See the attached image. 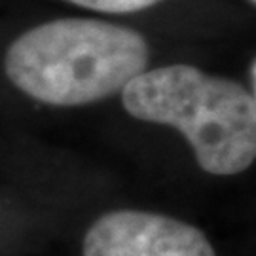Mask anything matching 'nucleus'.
I'll list each match as a JSON object with an SVG mask.
<instances>
[{"mask_svg":"<svg viewBox=\"0 0 256 256\" xmlns=\"http://www.w3.org/2000/svg\"><path fill=\"white\" fill-rule=\"evenodd\" d=\"M148 44L133 28L99 19H55L18 36L4 68L28 97L80 106L122 93L144 72Z\"/></svg>","mask_w":256,"mask_h":256,"instance_id":"1","label":"nucleus"},{"mask_svg":"<svg viewBox=\"0 0 256 256\" xmlns=\"http://www.w3.org/2000/svg\"><path fill=\"white\" fill-rule=\"evenodd\" d=\"M133 118L178 129L205 173L232 176L256 158V99L241 84L192 64L140 72L122 90Z\"/></svg>","mask_w":256,"mask_h":256,"instance_id":"2","label":"nucleus"},{"mask_svg":"<svg viewBox=\"0 0 256 256\" xmlns=\"http://www.w3.org/2000/svg\"><path fill=\"white\" fill-rule=\"evenodd\" d=\"M84 256H216L207 236L182 220L146 210H114L95 220Z\"/></svg>","mask_w":256,"mask_h":256,"instance_id":"3","label":"nucleus"},{"mask_svg":"<svg viewBox=\"0 0 256 256\" xmlns=\"http://www.w3.org/2000/svg\"><path fill=\"white\" fill-rule=\"evenodd\" d=\"M68 2L104 14H133L150 8L162 0H68Z\"/></svg>","mask_w":256,"mask_h":256,"instance_id":"4","label":"nucleus"},{"mask_svg":"<svg viewBox=\"0 0 256 256\" xmlns=\"http://www.w3.org/2000/svg\"><path fill=\"white\" fill-rule=\"evenodd\" d=\"M248 2H252V4H254V2H256V0H248Z\"/></svg>","mask_w":256,"mask_h":256,"instance_id":"5","label":"nucleus"}]
</instances>
